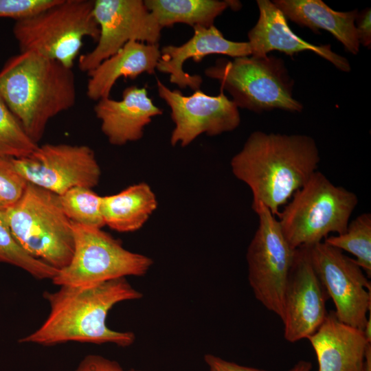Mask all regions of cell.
<instances>
[{"instance_id": "32", "label": "cell", "mask_w": 371, "mask_h": 371, "mask_svg": "<svg viewBox=\"0 0 371 371\" xmlns=\"http://www.w3.org/2000/svg\"><path fill=\"white\" fill-rule=\"evenodd\" d=\"M312 369V363L310 361L300 360L297 361L288 371H311Z\"/></svg>"}, {"instance_id": "22", "label": "cell", "mask_w": 371, "mask_h": 371, "mask_svg": "<svg viewBox=\"0 0 371 371\" xmlns=\"http://www.w3.org/2000/svg\"><path fill=\"white\" fill-rule=\"evenodd\" d=\"M146 8L161 28L176 23L209 27L215 19L227 8H241L238 1L232 0H145Z\"/></svg>"}, {"instance_id": "4", "label": "cell", "mask_w": 371, "mask_h": 371, "mask_svg": "<svg viewBox=\"0 0 371 371\" xmlns=\"http://www.w3.org/2000/svg\"><path fill=\"white\" fill-rule=\"evenodd\" d=\"M358 203L357 196L315 172L278 215L281 229L293 249L343 234Z\"/></svg>"}, {"instance_id": "26", "label": "cell", "mask_w": 371, "mask_h": 371, "mask_svg": "<svg viewBox=\"0 0 371 371\" xmlns=\"http://www.w3.org/2000/svg\"><path fill=\"white\" fill-rule=\"evenodd\" d=\"M0 99V158H23L38 147Z\"/></svg>"}, {"instance_id": "11", "label": "cell", "mask_w": 371, "mask_h": 371, "mask_svg": "<svg viewBox=\"0 0 371 371\" xmlns=\"http://www.w3.org/2000/svg\"><path fill=\"white\" fill-rule=\"evenodd\" d=\"M313 268L341 322L363 330L371 311L370 278L354 258L322 241L310 246Z\"/></svg>"}, {"instance_id": "17", "label": "cell", "mask_w": 371, "mask_h": 371, "mask_svg": "<svg viewBox=\"0 0 371 371\" xmlns=\"http://www.w3.org/2000/svg\"><path fill=\"white\" fill-rule=\"evenodd\" d=\"M100 121L101 131L110 144L122 146L140 139L152 118L162 114L154 104L145 87H126L121 100L105 98L97 101L93 108Z\"/></svg>"}, {"instance_id": "18", "label": "cell", "mask_w": 371, "mask_h": 371, "mask_svg": "<svg viewBox=\"0 0 371 371\" xmlns=\"http://www.w3.org/2000/svg\"><path fill=\"white\" fill-rule=\"evenodd\" d=\"M317 356L318 371H361L371 342L363 330L337 319L334 311L308 338Z\"/></svg>"}, {"instance_id": "9", "label": "cell", "mask_w": 371, "mask_h": 371, "mask_svg": "<svg viewBox=\"0 0 371 371\" xmlns=\"http://www.w3.org/2000/svg\"><path fill=\"white\" fill-rule=\"evenodd\" d=\"M251 207L258 216V226L246 254L248 281L256 300L282 320L284 290L296 249L264 204Z\"/></svg>"}, {"instance_id": "12", "label": "cell", "mask_w": 371, "mask_h": 371, "mask_svg": "<svg viewBox=\"0 0 371 371\" xmlns=\"http://www.w3.org/2000/svg\"><path fill=\"white\" fill-rule=\"evenodd\" d=\"M93 14L99 26L96 46L78 58L88 73L129 41L159 44L162 28L142 0H95Z\"/></svg>"}, {"instance_id": "21", "label": "cell", "mask_w": 371, "mask_h": 371, "mask_svg": "<svg viewBox=\"0 0 371 371\" xmlns=\"http://www.w3.org/2000/svg\"><path fill=\"white\" fill-rule=\"evenodd\" d=\"M155 194L146 183L131 186L119 193L102 196L105 225L119 232L141 228L157 208Z\"/></svg>"}, {"instance_id": "5", "label": "cell", "mask_w": 371, "mask_h": 371, "mask_svg": "<svg viewBox=\"0 0 371 371\" xmlns=\"http://www.w3.org/2000/svg\"><path fill=\"white\" fill-rule=\"evenodd\" d=\"M5 210L12 234L25 251L58 270L69 264L74 248L72 223L58 195L28 183L21 199Z\"/></svg>"}, {"instance_id": "29", "label": "cell", "mask_w": 371, "mask_h": 371, "mask_svg": "<svg viewBox=\"0 0 371 371\" xmlns=\"http://www.w3.org/2000/svg\"><path fill=\"white\" fill-rule=\"evenodd\" d=\"M75 371H141L137 370H125L120 364L98 355L85 356L79 363Z\"/></svg>"}, {"instance_id": "28", "label": "cell", "mask_w": 371, "mask_h": 371, "mask_svg": "<svg viewBox=\"0 0 371 371\" xmlns=\"http://www.w3.org/2000/svg\"><path fill=\"white\" fill-rule=\"evenodd\" d=\"M58 0H0V17L16 21L21 20L52 6Z\"/></svg>"}, {"instance_id": "33", "label": "cell", "mask_w": 371, "mask_h": 371, "mask_svg": "<svg viewBox=\"0 0 371 371\" xmlns=\"http://www.w3.org/2000/svg\"><path fill=\"white\" fill-rule=\"evenodd\" d=\"M361 371H371V344L366 348L365 358Z\"/></svg>"}, {"instance_id": "3", "label": "cell", "mask_w": 371, "mask_h": 371, "mask_svg": "<svg viewBox=\"0 0 371 371\" xmlns=\"http://www.w3.org/2000/svg\"><path fill=\"white\" fill-rule=\"evenodd\" d=\"M72 68L32 52H20L0 70V99L38 144L49 121L76 102Z\"/></svg>"}, {"instance_id": "34", "label": "cell", "mask_w": 371, "mask_h": 371, "mask_svg": "<svg viewBox=\"0 0 371 371\" xmlns=\"http://www.w3.org/2000/svg\"><path fill=\"white\" fill-rule=\"evenodd\" d=\"M363 331L368 341L371 342V311L369 313L368 320Z\"/></svg>"}, {"instance_id": "14", "label": "cell", "mask_w": 371, "mask_h": 371, "mask_svg": "<svg viewBox=\"0 0 371 371\" xmlns=\"http://www.w3.org/2000/svg\"><path fill=\"white\" fill-rule=\"evenodd\" d=\"M329 297L311 262L310 246L295 249L284 293V337L291 343L307 339L325 319Z\"/></svg>"}, {"instance_id": "19", "label": "cell", "mask_w": 371, "mask_h": 371, "mask_svg": "<svg viewBox=\"0 0 371 371\" xmlns=\"http://www.w3.org/2000/svg\"><path fill=\"white\" fill-rule=\"evenodd\" d=\"M161 56L159 44L132 41L87 73V95L98 101L109 98L117 80L135 79L144 73L153 74Z\"/></svg>"}, {"instance_id": "1", "label": "cell", "mask_w": 371, "mask_h": 371, "mask_svg": "<svg viewBox=\"0 0 371 371\" xmlns=\"http://www.w3.org/2000/svg\"><path fill=\"white\" fill-rule=\"evenodd\" d=\"M315 140L305 135L252 133L232 159L234 175L250 188L252 205L264 204L273 216L317 171Z\"/></svg>"}, {"instance_id": "25", "label": "cell", "mask_w": 371, "mask_h": 371, "mask_svg": "<svg viewBox=\"0 0 371 371\" xmlns=\"http://www.w3.org/2000/svg\"><path fill=\"white\" fill-rule=\"evenodd\" d=\"M58 196L64 213L72 223L100 229L105 225L102 196L92 188L75 187Z\"/></svg>"}, {"instance_id": "20", "label": "cell", "mask_w": 371, "mask_h": 371, "mask_svg": "<svg viewBox=\"0 0 371 371\" xmlns=\"http://www.w3.org/2000/svg\"><path fill=\"white\" fill-rule=\"evenodd\" d=\"M273 3L286 19L313 32L326 30L348 52L352 54L359 52L360 44L355 27L357 10L335 11L321 0H276Z\"/></svg>"}, {"instance_id": "13", "label": "cell", "mask_w": 371, "mask_h": 371, "mask_svg": "<svg viewBox=\"0 0 371 371\" xmlns=\"http://www.w3.org/2000/svg\"><path fill=\"white\" fill-rule=\"evenodd\" d=\"M157 92L171 109L175 128L171 133L172 146H186L200 135L215 136L236 129L240 117L236 104L221 89L217 95L200 89L190 95L170 89L157 79Z\"/></svg>"}, {"instance_id": "24", "label": "cell", "mask_w": 371, "mask_h": 371, "mask_svg": "<svg viewBox=\"0 0 371 371\" xmlns=\"http://www.w3.org/2000/svg\"><path fill=\"white\" fill-rule=\"evenodd\" d=\"M0 262L21 268L38 280H52L58 271L21 247L12 234L3 207H0Z\"/></svg>"}, {"instance_id": "7", "label": "cell", "mask_w": 371, "mask_h": 371, "mask_svg": "<svg viewBox=\"0 0 371 371\" xmlns=\"http://www.w3.org/2000/svg\"><path fill=\"white\" fill-rule=\"evenodd\" d=\"M232 96L238 108L260 113L274 109L300 112L303 106L293 97V80L283 60L273 56L218 59L205 70Z\"/></svg>"}, {"instance_id": "16", "label": "cell", "mask_w": 371, "mask_h": 371, "mask_svg": "<svg viewBox=\"0 0 371 371\" xmlns=\"http://www.w3.org/2000/svg\"><path fill=\"white\" fill-rule=\"evenodd\" d=\"M259 17L248 32L251 56L265 57L277 50L287 55L311 51L333 63L344 71H349L348 60L332 51L330 45H315L302 39L289 27L286 18L276 5L269 0H258Z\"/></svg>"}, {"instance_id": "2", "label": "cell", "mask_w": 371, "mask_h": 371, "mask_svg": "<svg viewBox=\"0 0 371 371\" xmlns=\"http://www.w3.org/2000/svg\"><path fill=\"white\" fill-rule=\"evenodd\" d=\"M43 297L49 305L47 317L20 343L50 346L77 341L128 347L135 341L133 332L115 330L106 325L109 312L115 304L143 297L126 278L91 287L60 286L55 292L45 291Z\"/></svg>"}, {"instance_id": "15", "label": "cell", "mask_w": 371, "mask_h": 371, "mask_svg": "<svg viewBox=\"0 0 371 371\" xmlns=\"http://www.w3.org/2000/svg\"><path fill=\"white\" fill-rule=\"evenodd\" d=\"M193 29V36L183 44L169 45L160 49L161 56L156 68L169 74L170 82L181 89L189 87L196 91L200 89L203 82L201 76L191 75L183 70V64L188 59L199 63L210 54L227 55L234 58L251 55L248 42L226 39L214 25L195 26Z\"/></svg>"}, {"instance_id": "10", "label": "cell", "mask_w": 371, "mask_h": 371, "mask_svg": "<svg viewBox=\"0 0 371 371\" xmlns=\"http://www.w3.org/2000/svg\"><path fill=\"white\" fill-rule=\"evenodd\" d=\"M10 160L28 183L57 195L75 187L93 188L101 175L94 151L86 145L45 144Z\"/></svg>"}, {"instance_id": "31", "label": "cell", "mask_w": 371, "mask_h": 371, "mask_svg": "<svg viewBox=\"0 0 371 371\" xmlns=\"http://www.w3.org/2000/svg\"><path fill=\"white\" fill-rule=\"evenodd\" d=\"M371 12L370 8H366L361 13L358 14L355 21L357 34L359 44L364 47H370L371 45Z\"/></svg>"}, {"instance_id": "27", "label": "cell", "mask_w": 371, "mask_h": 371, "mask_svg": "<svg viewBox=\"0 0 371 371\" xmlns=\"http://www.w3.org/2000/svg\"><path fill=\"white\" fill-rule=\"evenodd\" d=\"M28 182L14 168L10 158H0V207H8L23 196Z\"/></svg>"}, {"instance_id": "23", "label": "cell", "mask_w": 371, "mask_h": 371, "mask_svg": "<svg viewBox=\"0 0 371 371\" xmlns=\"http://www.w3.org/2000/svg\"><path fill=\"white\" fill-rule=\"evenodd\" d=\"M326 243L352 254L355 262L368 278L371 276V214L362 213L351 222L341 234L331 235L324 240Z\"/></svg>"}, {"instance_id": "6", "label": "cell", "mask_w": 371, "mask_h": 371, "mask_svg": "<svg viewBox=\"0 0 371 371\" xmlns=\"http://www.w3.org/2000/svg\"><path fill=\"white\" fill-rule=\"evenodd\" d=\"M91 0H58L33 16L16 21L13 34L20 51L35 52L73 68L84 38L97 42L100 36Z\"/></svg>"}, {"instance_id": "8", "label": "cell", "mask_w": 371, "mask_h": 371, "mask_svg": "<svg viewBox=\"0 0 371 371\" xmlns=\"http://www.w3.org/2000/svg\"><path fill=\"white\" fill-rule=\"evenodd\" d=\"M72 229L74 253L52 280L56 285L95 286L117 278L143 276L153 265L150 258L126 249L102 229L74 223Z\"/></svg>"}, {"instance_id": "30", "label": "cell", "mask_w": 371, "mask_h": 371, "mask_svg": "<svg viewBox=\"0 0 371 371\" xmlns=\"http://www.w3.org/2000/svg\"><path fill=\"white\" fill-rule=\"evenodd\" d=\"M204 361L209 368V371H269L239 365L212 354L205 355Z\"/></svg>"}]
</instances>
